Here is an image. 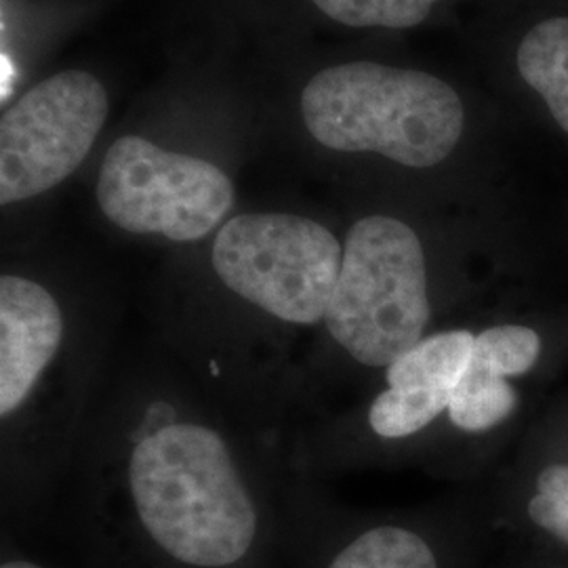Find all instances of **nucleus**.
I'll return each instance as SVG.
<instances>
[{
	"mask_svg": "<svg viewBox=\"0 0 568 568\" xmlns=\"http://www.w3.org/2000/svg\"><path fill=\"white\" fill-rule=\"evenodd\" d=\"M87 457V474L119 488L150 541L183 567H234L257 541L255 455L217 413L169 379L124 387Z\"/></svg>",
	"mask_w": 568,
	"mask_h": 568,
	"instance_id": "f257e3e1",
	"label": "nucleus"
},
{
	"mask_svg": "<svg viewBox=\"0 0 568 568\" xmlns=\"http://www.w3.org/2000/svg\"><path fill=\"white\" fill-rule=\"evenodd\" d=\"M527 288L440 265L417 225L394 213H366L345 232L339 281L310 363L365 392L434 328Z\"/></svg>",
	"mask_w": 568,
	"mask_h": 568,
	"instance_id": "f03ea898",
	"label": "nucleus"
},
{
	"mask_svg": "<svg viewBox=\"0 0 568 568\" xmlns=\"http://www.w3.org/2000/svg\"><path fill=\"white\" fill-rule=\"evenodd\" d=\"M91 307L28 272L0 276V422L9 474L53 467L81 422L95 358Z\"/></svg>",
	"mask_w": 568,
	"mask_h": 568,
	"instance_id": "7ed1b4c3",
	"label": "nucleus"
},
{
	"mask_svg": "<svg viewBox=\"0 0 568 568\" xmlns=\"http://www.w3.org/2000/svg\"><path fill=\"white\" fill-rule=\"evenodd\" d=\"M342 260L344 241L318 220L284 211L232 215L209 251L222 300L211 302L215 318L234 323L244 339H307L314 349Z\"/></svg>",
	"mask_w": 568,
	"mask_h": 568,
	"instance_id": "20e7f679",
	"label": "nucleus"
},
{
	"mask_svg": "<svg viewBox=\"0 0 568 568\" xmlns=\"http://www.w3.org/2000/svg\"><path fill=\"white\" fill-rule=\"evenodd\" d=\"M310 138L337 154H373L410 171L447 163L466 131L457 91L427 72L349 61L316 72L302 91Z\"/></svg>",
	"mask_w": 568,
	"mask_h": 568,
	"instance_id": "39448f33",
	"label": "nucleus"
},
{
	"mask_svg": "<svg viewBox=\"0 0 568 568\" xmlns=\"http://www.w3.org/2000/svg\"><path fill=\"white\" fill-rule=\"evenodd\" d=\"M95 201L121 232L190 244L215 236L232 217L236 190L206 159L122 135L103 154Z\"/></svg>",
	"mask_w": 568,
	"mask_h": 568,
	"instance_id": "423d86ee",
	"label": "nucleus"
},
{
	"mask_svg": "<svg viewBox=\"0 0 568 568\" xmlns=\"http://www.w3.org/2000/svg\"><path fill=\"white\" fill-rule=\"evenodd\" d=\"M110 112L103 82L63 70L28 89L0 119V204L34 201L79 171Z\"/></svg>",
	"mask_w": 568,
	"mask_h": 568,
	"instance_id": "0eeeda50",
	"label": "nucleus"
},
{
	"mask_svg": "<svg viewBox=\"0 0 568 568\" xmlns=\"http://www.w3.org/2000/svg\"><path fill=\"white\" fill-rule=\"evenodd\" d=\"M490 525L568 556V389H556L485 480Z\"/></svg>",
	"mask_w": 568,
	"mask_h": 568,
	"instance_id": "6e6552de",
	"label": "nucleus"
},
{
	"mask_svg": "<svg viewBox=\"0 0 568 568\" xmlns=\"http://www.w3.org/2000/svg\"><path fill=\"white\" fill-rule=\"evenodd\" d=\"M328 568H450V554L434 527L384 520L349 539Z\"/></svg>",
	"mask_w": 568,
	"mask_h": 568,
	"instance_id": "1a4fd4ad",
	"label": "nucleus"
},
{
	"mask_svg": "<svg viewBox=\"0 0 568 568\" xmlns=\"http://www.w3.org/2000/svg\"><path fill=\"white\" fill-rule=\"evenodd\" d=\"M516 65L568 133V18H551L528 30L518 47Z\"/></svg>",
	"mask_w": 568,
	"mask_h": 568,
	"instance_id": "9d476101",
	"label": "nucleus"
},
{
	"mask_svg": "<svg viewBox=\"0 0 568 568\" xmlns=\"http://www.w3.org/2000/svg\"><path fill=\"white\" fill-rule=\"evenodd\" d=\"M328 20L347 28H415L440 0H310Z\"/></svg>",
	"mask_w": 568,
	"mask_h": 568,
	"instance_id": "9b49d317",
	"label": "nucleus"
},
{
	"mask_svg": "<svg viewBox=\"0 0 568 568\" xmlns=\"http://www.w3.org/2000/svg\"><path fill=\"white\" fill-rule=\"evenodd\" d=\"M508 560L504 568H568V556L554 549L511 541Z\"/></svg>",
	"mask_w": 568,
	"mask_h": 568,
	"instance_id": "f8f14e48",
	"label": "nucleus"
},
{
	"mask_svg": "<svg viewBox=\"0 0 568 568\" xmlns=\"http://www.w3.org/2000/svg\"><path fill=\"white\" fill-rule=\"evenodd\" d=\"M0 568H42L34 562H28V560H4Z\"/></svg>",
	"mask_w": 568,
	"mask_h": 568,
	"instance_id": "ddd939ff",
	"label": "nucleus"
}]
</instances>
